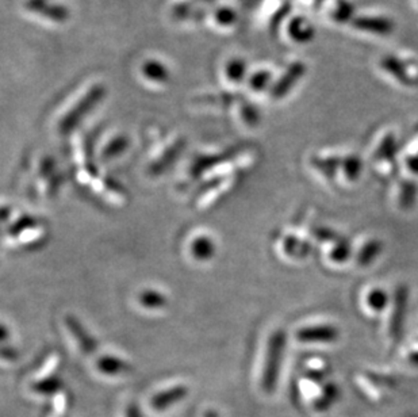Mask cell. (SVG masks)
Returning <instances> with one entry per match:
<instances>
[{
    "label": "cell",
    "mask_w": 418,
    "mask_h": 417,
    "mask_svg": "<svg viewBox=\"0 0 418 417\" xmlns=\"http://www.w3.org/2000/svg\"><path fill=\"white\" fill-rule=\"evenodd\" d=\"M313 165L328 179H333L338 168H341V159L338 158H314Z\"/></svg>",
    "instance_id": "cell-20"
},
{
    "label": "cell",
    "mask_w": 418,
    "mask_h": 417,
    "mask_svg": "<svg viewBox=\"0 0 418 417\" xmlns=\"http://www.w3.org/2000/svg\"><path fill=\"white\" fill-rule=\"evenodd\" d=\"M383 249V244L378 240H370L365 242V245L362 247V249L357 254V263L362 267H367L370 266L379 255L382 254Z\"/></svg>",
    "instance_id": "cell-14"
},
{
    "label": "cell",
    "mask_w": 418,
    "mask_h": 417,
    "mask_svg": "<svg viewBox=\"0 0 418 417\" xmlns=\"http://www.w3.org/2000/svg\"><path fill=\"white\" fill-rule=\"evenodd\" d=\"M127 145H129V141L126 137H123V135L115 137L108 147L103 149V153H102L103 160H113V159L118 158L127 149Z\"/></svg>",
    "instance_id": "cell-23"
},
{
    "label": "cell",
    "mask_w": 418,
    "mask_h": 417,
    "mask_svg": "<svg viewBox=\"0 0 418 417\" xmlns=\"http://www.w3.org/2000/svg\"><path fill=\"white\" fill-rule=\"evenodd\" d=\"M397 153V141L394 135H387L380 143L377 152H375V160L378 162H392Z\"/></svg>",
    "instance_id": "cell-18"
},
{
    "label": "cell",
    "mask_w": 418,
    "mask_h": 417,
    "mask_svg": "<svg viewBox=\"0 0 418 417\" xmlns=\"http://www.w3.org/2000/svg\"><path fill=\"white\" fill-rule=\"evenodd\" d=\"M352 248L351 244L347 240H336L335 247L330 251V259L335 263H344L351 257Z\"/></svg>",
    "instance_id": "cell-27"
},
{
    "label": "cell",
    "mask_w": 418,
    "mask_h": 417,
    "mask_svg": "<svg viewBox=\"0 0 418 417\" xmlns=\"http://www.w3.org/2000/svg\"><path fill=\"white\" fill-rule=\"evenodd\" d=\"M283 249L288 256H293L296 259H305L310 254L311 247L310 244L302 242L294 236H288L284 239Z\"/></svg>",
    "instance_id": "cell-15"
},
{
    "label": "cell",
    "mask_w": 418,
    "mask_h": 417,
    "mask_svg": "<svg viewBox=\"0 0 418 417\" xmlns=\"http://www.w3.org/2000/svg\"><path fill=\"white\" fill-rule=\"evenodd\" d=\"M353 27L365 33L387 36L392 33L394 24L383 16H357L353 19Z\"/></svg>",
    "instance_id": "cell-9"
},
{
    "label": "cell",
    "mask_w": 418,
    "mask_h": 417,
    "mask_svg": "<svg viewBox=\"0 0 418 417\" xmlns=\"http://www.w3.org/2000/svg\"><path fill=\"white\" fill-rule=\"evenodd\" d=\"M142 72L148 79L157 81V83H165L169 78V72H168L167 67L156 60L147 61L142 67Z\"/></svg>",
    "instance_id": "cell-16"
},
{
    "label": "cell",
    "mask_w": 418,
    "mask_h": 417,
    "mask_svg": "<svg viewBox=\"0 0 418 417\" xmlns=\"http://www.w3.org/2000/svg\"><path fill=\"white\" fill-rule=\"evenodd\" d=\"M336 398H338V388L333 385H326L323 394L315 400V408L318 411L328 409Z\"/></svg>",
    "instance_id": "cell-28"
},
{
    "label": "cell",
    "mask_w": 418,
    "mask_h": 417,
    "mask_svg": "<svg viewBox=\"0 0 418 417\" xmlns=\"http://www.w3.org/2000/svg\"><path fill=\"white\" fill-rule=\"evenodd\" d=\"M340 331L336 326L329 324L310 325L301 328L297 332L298 341L309 344H330L338 341Z\"/></svg>",
    "instance_id": "cell-4"
},
{
    "label": "cell",
    "mask_w": 418,
    "mask_h": 417,
    "mask_svg": "<svg viewBox=\"0 0 418 417\" xmlns=\"http://www.w3.org/2000/svg\"><path fill=\"white\" fill-rule=\"evenodd\" d=\"M191 255L199 262L210 260L216 254V245L213 240L207 236H199L191 242Z\"/></svg>",
    "instance_id": "cell-13"
},
{
    "label": "cell",
    "mask_w": 418,
    "mask_h": 417,
    "mask_svg": "<svg viewBox=\"0 0 418 417\" xmlns=\"http://www.w3.org/2000/svg\"><path fill=\"white\" fill-rule=\"evenodd\" d=\"M26 7L30 11L38 13L54 22H64L68 18V10L51 0H27Z\"/></svg>",
    "instance_id": "cell-8"
},
{
    "label": "cell",
    "mask_w": 418,
    "mask_h": 417,
    "mask_svg": "<svg viewBox=\"0 0 418 417\" xmlns=\"http://www.w3.org/2000/svg\"><path fill=\"white\" fill-rule=\"evenodd\" d=\"M314 235L317 236V239L325 240V242H328V240H333V239L338 240V235H335V233H333L332 230H329V229H317V230L314 232Z\"/></svg>",
    "instance_id": "cell-32"
},
{
    "label": "cell",
    "mask_w": 418,
    "mask_h": 417,
    "mask_svg": "<svg viewBox=\"0 0 418 417\" xmlns=\"http://www.w3.org/2000/svg\"><path fill=\"white\" fill-rule=\"evenodd\" d=\"M271 73L268 71H260L251 78V87L256 91L264 90L271 81Z\"/></svg>",
    "instance_id": "cell-30"
},
{
    "label": "cell",
    "mask_w": 418,
    "mask_h": 417,
    "mask_svg": "<svg viewBox=\"0 0 418 417\" xmlns=\"http://www.w3.org/2000/svg\"><path fill=\"white\" fill-rule=\"evenodd\" d=\"M96 367L102 374H106V376H121V374H125L132 370V367L125 361H122L120 358H115V356H110V355L102 356L98 361Z\"/></svg>",
    "instance_id": "cell-12"
},
{
    "label": "cell",
    "mask_w": 418,
    "mask_h": 417,
    "mask_svg": "<svg viewBox=\"0 0 418 417\" xmlns=\"http://www.w3.org/2000/svg\"><path fill=\"white\" fill-rule=\"evenodd\" d=\"M406 165H407V170L413 174L418 175V155H412L406 159Z\"/></svg>",
    "instance_id": "cell-33"
},
{
    "label": "cell",
    "mask_w": 418,
    "mask_h": 417,
    "mask_svg": "<svg viewBox=\"0 0 418 417\" xmlns=\"http://www.w3.org/2000/svg\"><path fill=\"white\" fill-rule=\"evenodd\" d=\"M305 73H306V66L303 63H299V61L293 63L290 67L287 68L283 76L273 84L271 94L275 99L284 98L297 86L298 81L302 76H305Z\"/></svg>",
    "instance_id": "cell-5"
},
{
    "label": "cell",
    "mask_w": 418,
    "mask_h": 417,
    "mask_svg": "<svg viewBox=\"0 0 418 417\" xmlns=\"http://www.w3.org/2000/svg\"><path fill=\"white\" fill-rule=\"evenodd\" d=\"M380 67L406 87L416 86L418 83V67L414 61L405 63L395 56H385L380 60Z\"/></svg>",
    "instance_id": "cell-3"
},
{
    "label": "cell",
    "mask_w": 418,
    "mask_h": 417,
    "mask_svg": "<svg viewBox=\"0 0 418 417\" xmlns=\"http://www.w3.org/2000/svg\"><path fill=\"white\" fill-rule=\"evenodd\" d=\"M418 186L414 182H404L399 190V205L404 209L412 207L417 200Z\"/></svg>",
    "instance_id": "cell-25"
},
{
    "label": "cell",
    "mask_w": 418,
    "mask_h": 417,
    "mask_svg": "<svg viewBox=\"0 0 418 417\" xmlns=\"http://www.w3.org/2000/svg\"><path fill=\"white\" fill-rule=\"evenodd\" d=\"M140 304L147 309H162L167 305V299L156 290H145L140 294Z\"/></svg>",
    "instance_id": "cell-22"
},
{
    "label": "cell",
    "mask_w": 418,
    "mask_h": 417,
    "mask_svg": "<svg viewBox=\"0 0 418 417\" xmlns=\"http://www.w3.org/2000/svg\"><path fill=\"white\" fill-rule=\"evenodd\" d=\"M341 170L348 182H356L362 174L363 163L357 156L351 155V156H347L345 159H341Z\"/></svg>",
    "instance_id": "cell-17"
},
{
    "label": "cell",
    "mask_w": 418,
    "mask_h": 417,
    "mask_svg": "<svg viewBox=\"0 0 418 417\" xmlns=\"http://www.w3.org/2000/svg\"><path fill=\"white\" fill-rule=\"evenodd\" d=\"M183 149V143L179 141L176 144H172V147L167 149L165 155L162 156V159H159L157 162L153 164V171L155 173H162L165 168H168V165L172 162H175L177 155L180 153V150Z\"/></svg>",
    "instance_id": "cell-26"
},
{
    "label": "cell",
    "mask_w": 418,
    "mask_h": 417,
    "mask_svg": "<svg viewBox=\"0 0 418 417\" xmlns=\"http://www.w3.org/2000/svg\"><path fill=\"white\" fill-rule=\"evenodd\" d=\"M407 299L409 293L406 287H399L395 293L394 299V309H392V319H390V335L392 339H398L402 335V328L405 323L406 308H407Z\"/></svg>",
    "instance_id": "cell-6"
},
{
    "label": "cell",
    "mask_w": 418,
    "mask_h": 417,
    "mask_svg": "<svg viewBox=\"0 0 418 417\" xmlns=\"http://www.w3.org/2000/svg\"><path fill=\"white\" fill-rule=\"evenodd\" d=\"M126 417H142V413L135 404L129 405L126 409Z\"/></svg>",
    "instance_id": "cell-34"
},
{
    "label": "cell",
    "mask_w": 418,
    "mask_h": 417,
    "mask_svg": "<svg viewBox=\"0 0 418 417\" xmlns=\"http://www.w3.org/2000/svg\"><path fill=\"white\" fill-rule=\"evenodd\" d=\"M63 381L58 377L42 378L34 382L31 389L41 396H53L57 391H61Z\"/></svg>",
    "instance_id": "cell-19"
},
{
    "label": "cell",
    "mask_w": 418,
    "mask_h": 417,
    "mask_svg": "<svg viewBox=\"0 0 418 417\" xmlns=\"http://www.w3.org/2000/svg\"><path fill=\"white\" fill-rule=\"evenodd\" d=\"M367 305L368 308L374 312H382L386 309V307L390 302L389 294L382 289H374L367 294Z\"/></svg>",
    "instance_id": "cell-21"
},
{
    "label": "cell",
    "mask_w": 418,
    "mask_h": 417,
    "mask_svg": "<svg viewBox=\"0 0 418 417\" xmlns=\"http://www.w3.org/2000/svg\"><path fill=\"white\" fill-rule=\"evenodd\" d=\"M105 94H106L105 87L100 84H96L87 94L83 95L80 101L68 111L67 115L60 122V132L66 135L70 130H73L103 99Z\"/></svg>",
    "instance_id": "cell-2"
},
{
    "label": "cell",
    "mask_w": 418,
    "mask_h": 417,
    "mask_svg": "<svg viewBox=\"0 0 418 417\" xmlns=\"http://www.w3.org/2000/svg\"><path fill=\"white\" fill-rule=\"evenodd\" d=\"M286 346L287 335L284 331H276L271 335L261 374V389L266 393H272L276 389L281 367L283 364Z\"/></svg>",
    "instance_id": "cell-1"
},
{
    "label": "cell",
    "mask_w": 418,
    "mask_h": 417,
    "mask_svg": "<svg viewBox=\"0 0 418 417\" xmlns=\"http://www.w3.org/2000/svg\"><path fill=\"white\" fill-rule=\"evenodd\" d=\"M66 324H67L68 329L70 332V335L75 339V341L78 343L79 349H80L84 354H93L96 350V343H95L94 337L91 336L84 326L81 325L80 321L73 317V316H67L66 317Z\"/></svg>",
    "instance_id": "cell-10"
},
{
    "label": "cell",
    "mask_w": 418,
    "mask_h": 417,
    "mask_svg": "<svg viewBox=\"0 0 418 417\" xmlns=\"http://www.w3.org/2000/svg\"><path fill=\"white\" fill-rule=\"evenodd\" d=\"M355 14V9L351 1L348 0H338L335 4V9L332 11V18L338 24H347L351 21Z\"/></svg>",
    "instance_id": "cell-24"
},
{
    "label": "cell",
    "mask_w": 418,
    "mask_h": 417,
    "mask_svg": "<svg viewBox=\"0 0 418 417\" xmlns=\"http://www.w3.org/2000/svg\"><path fill=\"white\" fill-rule=\"evenodd\" d=\"M189 396V388L184 385H176L172 388H168L165 391H159L156 393L152 398H150V406L155 411H167L168 408L174 406V405L180 403L182 400H184Z\"/></svg>",
    "instance_id": "cell-7"
},
{
    "label": "cell",
    "mask_w": 418,
    "mask_h": 417,
    "mask_svg": "<svg viewBox=\"0 0 418 417\" xmlns=\"http://www.w3.org/2000/svg\"><path fill=\"white\" fill-rule=\"evenodd\" d=\"M288 34L291 40L299 42V43H308L314 38V27L306 18L296 16L288 26Z\"/></svg>",
    "instance_id": "cell-11"
},
{
    "label": "cell",
    "mask_w": 418,
    "mask_h": 417,
    "mask_svg": "<svg viewBox=\"0 0 418 417\" xmlns=\"http://www.w3.org/2000/svg\"><path fill=\"white\" fill-rule=\"evenodd\" d=\"M409 361H410V364L418 366V347L413 351H410V354H409Z\"/></svg>",
    "instance_id": "cell-35"
},
{
    "label": "cell",
    "mask_w": 418,
    "mask_h": 417,
    "mask_svg": "<svg viewBox=\"0 0 418 417\" xmlns=\"http://www.w3.org/2000/svg\"><path fill=\"white\" fill-rule=\"evenodd\" d=\"M323 1H324V0H315V3H317V6H320V4H321V3H323Z\"/></svg>",
    "instance_id": "cell-37"
},
{
    "label": "cell",
    "mask_w": 418,
    "mask_h": 417,
    "mask_svg": "<svg viewBox=\"0 0 418 417\" xmlns=\"http://www.w3.org/2000/svg\"><path fill=\"white\" fill-rule=\"evenodd\" d=\"M245 63L243 60H233L226 66V76L230 81L240 83L245 75Z\"/></svg>",
    "instance_id": "cell-29"
},
{
    "label": "cell",
    "mask_w": 418,
    "mask_h": 417,
    "mask_svg": "<svg viewBox=\"0 0 418 417\" xmlns=\"http://www.w3.org/2000/svg\"><path fill=\"white\" fill-rule=\"evenodd\" d=\"M203 417H219V415L216 413L214 409H207V411L203 413Z\"/></svg>",
    "instance_id": "cell-36"
},
{
    "label": "cell",
    "mask_w": 418,
    "mask_h": 417,
    "mask_svg": "<svg viewBox=\"0 0 418 417\" xmlns=\"http://www.w3.org/2000/svg\"><path fill=\"white\" fill-rule=\"evenodd\" d=\"M216 22L224 26H229L236 21V13L231 9H221L216 14Z\"/></svg>",
    "instance_id": "cell-31"
}]
</instances>
